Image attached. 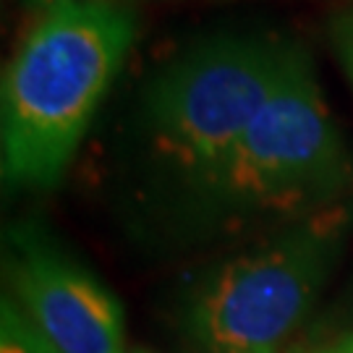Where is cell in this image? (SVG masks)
<instances>
[{
    "mask_svg": "<svg viewBox=\"0 0 353 353\" xmlns=\"http://www.w3.org/2000/svg\"><path fill=\"white\" fill-rule=\"evenodd\" d=\"M134 42L113 3H58L42 13L3 76V178L48 189L63 176Z\"/></svg>",
    "mask_w": 353,
    "mask_h": 353,
    "instance_id": "6da1fadb",
    "label": "cell"
},
{
    "mask_svg": "<svg viewBox=\"0 0 353 353\" xmlns=\"http://www.w3.org/2000/svg\"><path fill=\"white\" fill-rule=\"evenodd\" d=\"M299 52L267 37H217L183 52L144 94L147 150L178 178L202 186Z\"/></svg>",
    "mask_w": 353,
    "mask_h": 353,
    "instance_id": "7a4b0ae2",
    "label": "cell"
},
{
    "mask_svg": "<svg viewBox=\"0 0 353 353\" xmlns=\"http://www.w3.org/2000/svg\"><path fill=\"white\" fill-rule=\"evenodd\" d=\"M348 173L345 147L309 58L299 52L280 87L199 189L225 207L293 210L327 199Z\"/></svg>",
    "mask_w": 353,
    "mask_h": 353,
    "instance_id": "3957f363",
    "label": "cell"
},
{
    "mask_svg": "<svg viewBox=\"0 0 353 353\" xmlns=\"http://www.w3.org/2000/svg\"><path fill=\"white\" fill-rule=\"evenodd\" d=\"M332 249L322 228H301L225 262L191 309L199 343L210 353H278L314 303Z\"/></svg>",
    "mask_w": 353,
    "mask_h": 353,
    "instance_id": "277c9868",
    "label": "cell"
},
{
    "mask_svg": "<svg viewBox=\"0 0 353 353\" xmlns=\"http://www.w3.org/2000/svg\"><path fill=\"white\" fill-rule=\"evenodd\" d=\"M8 272L13 303L55 353H126L118 301L65 254L29 236Z\"/></svg>",
    "mask_w": 353,
    "mask_h": 353,
    "instance_id": "5b68a950",
    "label": "cell"
},
{
    "mask_svg": "<svg viewBox=\"0 0 353 353\" xmlns=\"http://www.w3.org/2000/svg\"><path fill=\"white\" fill-rule=\"evenodd\" d=\"M0 353H55L42 341L37 330L29 325L21 309L3 299V319H0Z\"/></svg>",
    "mask_w": 353,
    "mask_h": 353,
    "instance_id": "8992f818",
    "label": "cell"
},
{
    "mask_svg": "<svg viewBox=\"0 0 353 353\" xmlns=\"http://www.w3.org/2000/svg\"><path fill=\"white\" fill-rule=\"evenodd\" d=\"M341 50H343V63H345V68H348V74L353 79V16H348V21L343 24Z\"/></svg>",
    "mask_w": 353,
    "mask_h": 353,
    "instance_id": "52a82bcc",
    "label": "cell"
},
{
    "mask_svg": "<svg viewBox=\"0 0 353 353\" xmlns=\"http://www.w3.org/2000/svg\"><path fill=\"white\" fill-rule=\"evenodd\" d=\"M316 353H353V332L351 335H345L341 343H335V345H330V348L316 351Z\"/></svg>",
    "mask_w": 353,
    "mask_h": 353,
    "instance_id": "ba28073f",
    "label": "cell"
},
{
    "mask_svg": "<svg viewBox=\"0 0 353 353\" xmlns=\"http://www.w3.org/2000/svg\"><path fill=\"white\" fill-rule=\"evenodd\" d=\"M37 3L48 11L50 6H58V3H108V0H37Z\"/></svg>",
    "mask_w": 353,
    "mask_h": 353,
    "instance_id": "9c48e42d",
    "label": "cell"
},
{
    "mask_svg": "<svg viewBox=\"0 0 353 353\" xmlns=\"http://www.w3.org/2000/svg\"><path fill=\"white\" fill-rule=\"evenodd\" d=\"M131 353H147V351H131Z\"/></svg>",
    "mask_w": 353,
    "mask_h": 353,
    "instance_id": "30bf717a",
    "label": "cell"
}]
</instances>
